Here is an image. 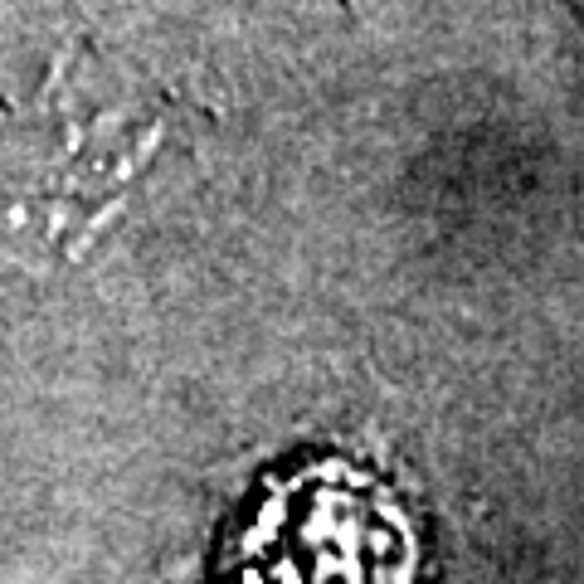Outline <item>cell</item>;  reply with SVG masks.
I'll use <instances>...</instances> for the list:
<instances>
[{"label": "cell", "mask_w": 584, "mask_h": 584, "mask_svg": "<svg viewBox=\"0 0 584 584\" xmlns=\"http://www.w3.org/2000/svg\"><path fill=\"white\" fill-rule=\"evenodd\" d=\"M239 584H414V541L375 497L322 487L258 521Z\"/></svg>", "instance_id": "obj_1"}]
</instances>
